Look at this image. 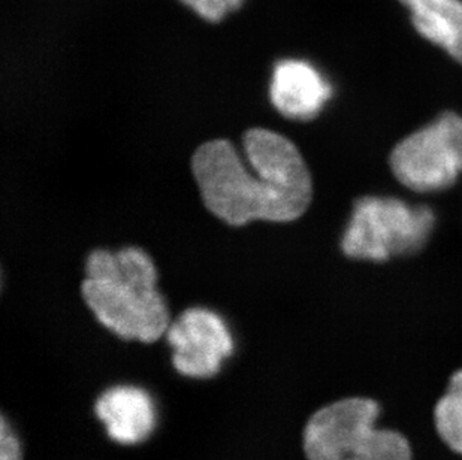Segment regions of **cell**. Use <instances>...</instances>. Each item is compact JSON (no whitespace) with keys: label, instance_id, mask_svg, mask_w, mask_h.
Returning <instances> with one entry per match:
<instances>
[{"label":"cell","instance_id":"obj_9","mask_svg":"<svg viewBox=\"0 0 462 460\" xmlns=\"http://www.w3.org/2000/svg\"><path fill=\"white\" fill-rule=\"evenodd\" d=\"M419 35L452 52L462 41V0H402Z\"/></svg>","mask_w":462,"mask_h":460},{"label":"cell","instance_id":"obj_1","mask_svg":"<svg viewBox=\"0 0 462 460\" xmlns=\"http://www.w3.org/2000/svg\"><path fill=\"white\" fill-rule=\"evenodd\" d=\"M250 168L234 143L214 139L192 157V170L207 208L231 226L289 223L306 213L313 196L309 166L292 141L254 127L243 136Z\"/></svg>","mask_w":462,"mask_h":460},{"label":"cell","instance_id":"obj_3","mask_svg":"<svg viewBox=\"0 0 462 460\" xmlns=\"http://www.w3.org/2000/svg\"><path fill=\"white\" fill-rule=\"evenodd\" d=\"M379 405L350 398L314 413L304 429L309 460H411L407 439L393 430L377 429Z\"/></svg>","mask_w":462,"mask_h":460},{"label":"cell","instance_id":"obj_6","mask_svg":"<svg viewBox=\"0 0 462 460\" xmlns=\"http://www.w3.org/2000/svg\"><path fill=\"white\" fill-rule=\"evenodd\" d=\"M166 339L172 347V365L184 377L211 378L234 353V338L217 313L189 308L171 322Z\"/></svg>","mask_w":462,"mask_h":460},{"label":"cell","instance_id":"obj_8","mask_svg":"<svg viewBox=\"0 0 462 460\" xmlns=\"http://www.w3.org/2000/svg\"><path fill=\"white\" fill-rule=\"evenodd\" d=\"M95 413L109 438L123 446L144 443L156 428V405L141 387H111L99 396Z\"/></svg>","mask_w":462,"mask_h":460},{"label":"cell","instance_id":"obj_11","mask_svg":"<svg viewBox=\"0 0 462 460\" xmlns=\"http://www.w3.org/2000/svg\"><path fill=\"white\" fill-rule=\"evenodd\" d=\"M195 17L209 24H220L245 6V0H180Z\"/></svg>","mask_w":462,"mask_h":460},{"label":"cell","instance_id":"obj_5","mask_svg":"<svg viewBox=\"0 0 462 460\" xmlns=\"http://www.w3.org/2000/svg\"><path fill=\"white\" fill-rule=\"evenodd\" d=\"M391 170L402 186L418 191L445 190L462 174V117H440L402 139L391 154Z\"/></svg>","mask_w":462,"mask_h":460},{"label":"cell","instance_id":"obj_7","mask_svg":"<svg viewBox=\"0 0 462 460\" xmlns=\"http://www.w3.org/2000/svg\"><path fill=\"white\" fill-rule=\"evenodd\" d=\"M270 97L284 117L309 122L331 99L332 86L309 61L288 59L275 65Z\"/></svg>","mask_w":462,"mask_h":460},{"label":"cell","instance_id":"obj_10","mask_svg":"<svg viewBox=\"0 0 462 460\" xmlns=\"http://www.w3.org/2000/svg\"><path fill=\"white\" fill-rule=\"evenodd\" d=\"M436 426L445 443L462 455V371L455 373L437 404Z\"/></svg>","mask_w":462,"mask_h":460},{"label":"cell","instance_id":"obj_13","mask_svg":"<svg viewBox=\"0 0 462 460\" xmlns=\"http://www.w3.org/2000/svg\"><path fill=\"white\" fill-rule=\"evenodd\" d=\"M450 56L454 57L455 60L462 65V41L455 47L454 51L450 52Z\"/></svg>","mask_w":462,"mask_h":460},{"label":"cell","instance_id":"obj_4","mask_svg":"<svg viewBox=\"0 0 462 460\" xmlns=\"http://www.w3.org/2000/svg\"><path fill=\"white\" fill-rule=\"evenodd\" d=\"M434 225L436 214L427 205L364 196L355 204L341 248L346 256L358 261L411 256L427 245Z\"/></svg>","mask_w":462,"mask_h":460},{"label":"cell","instance_id":"obj_2","mask_svg":"<svg viewBox=\"0 0 462 460\" xmlns=\"http://www.w3.org/2000/svg\"><path fill=\"white\" fill-rule=\"evenodd\" d=\"M81 293L95 317L118 338L156 343L170 327L156 266L143 248L90 253Z\"/></svg>","mask_w":462,"mask_h":460},{"label":"cell","instance_id":"obj_12","mask_svg":"<svg viewBox=\"0 0 462 460\" xmlns=\"http://www.w3.org/2000/svg\"><path fill=\"white\" fill-rule=\"evenodd\" d=\"M0 460H23L22 443L5 417L0 426Z\"/></svg>","mask_w":462,"mask_h":460}]
</instances>
